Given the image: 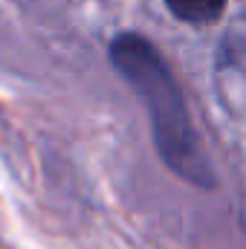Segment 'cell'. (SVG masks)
I'll return each instance as SVG.
<instances>
[{"instance_id":"6da1fadb","label":"cell","mask_w":246,"mask_h":249,"mask_svg":"<svg viewBox=\"0 0 246 249\" xmlns=\"http://www.w3.org/2000/svg\"><path fill=\"white\" fill-rule=\"evenodd\" d=\"M110 55H113V64L119 67V72L145 99L162 157L191 183L209 186L211 171H209L206 160L200 157L197 133H194L191 119L185 113L183 96H180L171 72L165 70V64L151 50V44L136 38V35H122L113 41Z\"/></svg>"},{"instance_id":"7a4b0ae2","label":"cell","mask_w":246,"mask_h":249,"mask_svg":"<svg viewBox=\"0 0 246 249\" xmlns=\"http://www.w3.org/2000/svg\"><path fill=\"white\" fill-rule=\"evenodd\" d=\"M226 0H168V9L188 23H211L223 12Z\"/></svg>"}]
</instances>
